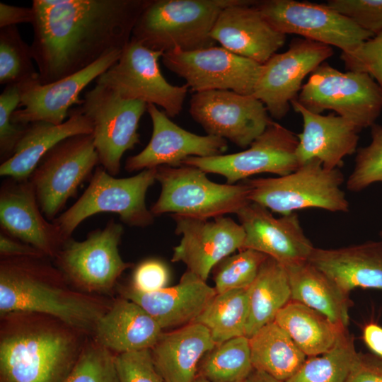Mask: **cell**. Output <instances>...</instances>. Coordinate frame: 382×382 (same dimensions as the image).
Returning <instances> with one entry per match:
<instances>
[{
    "label": "cell",
    "mask_w": 382,
    "mask_h": 382,
    "mask_svg": "<svg viewBox=\"0 0 382 382\" xmlns=\"http://www.w3.org/2000/svg\"><path fill=\"white\" fill-rule=\"evenodd\" d=\"M151 0H33L32 56L39 81L77 73L122 50Z\"/></svg>",
    "instance_id": "cell-1"
},
{
    "label": "cell",
    "mask_w": 382,
    "mask_h": 382,
    "mask_svg": "<svg viewBox=\"0 0 382 382\" xmlns=\"http://www.w3.org/2000/svg\"><path fill=\"white\" fill-rule=\"evenodd\" d=\"M89 337L46 314L0 316V382H63Z\"/></svg>",
    "instance_id": "cell-2"
},
{
    "label": "cell",
    "mask_w": 382,
    "mask_h": 382,
    "mask_svg": "<svg viewBox=\"0 0 382 382\" xmlns=\"http://www.w3.org/2000/svg\"><path fill=\"white\" fill-rule=\"evenodd\" d=\"M45 257H1L0 316L34 312L55 317L93 337L113 299L74 288Z\"/></svg>",
    "instance_id": "cell-3"
},
{
    "label": "cell",
    "mask_w": 382,
    "mask_h": 382,
    "mask_svg": "<svg viewBox=\"0 0 382 382\" xmlns=\"http://www.w3.org/2000/svg\"><path fill=\"white\" fill-rule=\"evenodd\" d=\"M239 0H151L138 18L132 38L165 53L213 47L214 25L226 7Z\"/></svg>",
    "instance_id": "cell-4"
},
{
    "label": "cell",
    "mask_w": 382,
    "mask_h": 382,
    "mask_svg": "<svg viewBox=\"0 0 382 382\" xmlns=\"http://www.w3.org/2000/svg\"><path fill=\"white\" fill-rule=\"evenodd\" d=\"M345 181L339 168L329 170L313 158L292 173L274 178L248 179V199L286 215L303 209L347 212L349 204L341 189Z\"/></svg>",
    "instance_id": "cell-5"
},
{
    "label": "cell",
    "mask_w": 382,
    "mask_h": 382,
    "mask_svg": "<svg viewBox=\"0 0 382 382\" xmlns=\"http://www.w3.org/2000/svg\"><path fill=\"white\" fill-rule=\"evenodd\" d=\"M161 193L150 210L154 216L169 213L209 219L237 212L250 202L249 187L241 184L212 182L197 167L181 165L157 168Z\"/></svg>",
    "instance_id": "cell-6"
},
{
    "label": "cell",
    "mask_w": 382,
    "mask_h": 382,
    "mask_svg": "<svg viewBox=\"0 0 382 382\" xmlns=\"http://www.w3.org/2000/svg\"><path fill=\"white\" fill-rule=\"evenodd\" d=\"M156 171L157 168L146 169L134 176L117 178L98 167L81 196L52 222L65 241L86 219L103 212L117 214L129 226H148L154 216L146 207V195L156 180Z\"/></svg>",
    "instance_id": "cell-7"
},
{
    "label": "cell",
    "mask_w": 382,
    "mask_h": 382,
    "mask_svg": "<svg viewBox=\"0 0 382 382\" xmlns=\"http://www.w3.org/2000/svg\"><path fill=\"white\" fill-rule=\"evenodd\" d=\"M296 100L315 113L335 111L359 132L375 124L382 112V88L371 76L343 72L325 62L309 75Z\"/></svg>",
    "instance_id": "cell-8"
},
{
    "label": "cell",
    "mask_w": 382,
    "mask_h": 382,
    "mask_svg": "<svg viewBox=\"0 0 382 382\" xmlns=\"http://www.w3.org/2000/svg\"><path fill=\"white\" fill-rule=\"evenodd\" d=\"M123 231L122 224L110 220L103 228L89 232L83 241L71 237L53 259L54 265L76 289L106 296L132 266L119 252Z\"/></svg>",
    "instance_id": "cell-9"
},
{
    "label": "cell",
    "mask_w": 382,
    "mask_h": 382,
    "mask_svg": "<svg viewBox=\"0 0 382 382\" xmlns=\"http://www.w3.org/2000/svg\"><path fill=\"white\" fill-rule=\"evenodd\" d=\"M148 105L126 100L99 84L86 92L75 110L91 123L92 136L99 164L115 176L120 170L124 154L140 143L139 124Z\"/></svg>",
    "instance_id": "cell-10"
},
{
    "label": "cell",
    "mask_w": 382,
    "mask_h": 382,
    "mask_svg": "<svg viewBox=\"0 0 382 382\" xmlns=\"http://www.w3.org/2000/svg\"><path fill=\"white\" fill-rule=\"evenodd\" d=\"M163 53L131 38L119 60L96 80L126 100L160 106L169 117L181 112L188 86L170 84L162 74L158 60Z\"/></svg>",
    "instance_id": "cell-11"
},
{
    "label": "cell",
    "mask_w": 382,
    "mask_h": 382,
    "mask_svg": "<svg viewBox=\"0 0 382 382\" xmlns=\"http://www.w3.org/2000/svg\"><path fill=\"white\" fill-rule=\"evenodd\" d=\"M99 163L93 136L66 138L42 158L29 180L45 217L52 222Z\"/></svg>",
    "instance_id": "cell-12"
},
{
    "label": "cell",
    "mask_w": 382,
    "mask_h": 382,
    "mask_svg": "<svg viewBox=\"0 0 382 382\" xmlns=\"http://www.w3.org/2000/svg\"><path fill=\"white\" fill-rule=\"evenodd\" d=\"M256 7L279 32L296 34L317 42L354 50L374 34L327 4L295 0L257 1Z\"/></svg>",
    "instance_id": "cell-13"
},
{
    "label": "cell",
    "mask_w": 382,
    "mask_h": 382,
    "mask_svg": "<svg viewBox=\"0 0 382 382\" xmlns=\"http://www.w3.org/2000/svg\"><path fill=\"white\" fill-rule=\"evenodd\" d=\"M298 142L297 134L272 121L244 151L210 157L192 156L183 164L197 167L207 173L221 175L228 184L260 173L282 176L299 166L296 156Z\"/></svg>",
    "instance_id": "cell-14"
},
{
    "label": "cell",
    "mask_w": 382,
    "mask_h": 382,
    "mask_svg": "<svg viewBox=\"0 0 382 382\" xmlns=\"http://www.w3.org/2000/svg\"><path fill=\"white\" fill-rule=\"evenodd\" d=\"M164 66L179 77L195 93L228 90L253 95L262 64L237 55L223 47H211L184 52L163 53Z\"/></svg>",
    "instance_id": "cell-15"
},
{
    "label": "cell",
    "mask_w": 382,
    "mask_h": 382,
    "mask_svg": "<svg viewBox=\"0 0 382 382\" xmlns=\"http://www.w3.org/2000/svg\"><path fill=\"white\" fill-rule=\"evenodd\" d=\"M189 112L209 135L248 147L272 122L265 105L253 95L228 90L195 93Z\"/></svg>",
    "instance_id": "cell-16"
},
{
    "label": "cell",
    "mask_w": 382,
    "mask_h": 382,
    "mask_svg": "<svg viewBox=\"0 0 382 382\" xmlns=\"http://www.w3.org/2000/svg\"><path fill=\"white\" fill-rule=\"evenodd\" d=\"M333 54L329 45L305 38L292 40L286 51L274 54L262 64L253 95L262 102L271 117L283 118L304 79Z\"/></svg>",
    "instance_id": "cell-17"
},
{
    "label": "cell",
    "mask_w": 382,
    "mask_h": 382,
    "mask_svg": "<svg viewBox=\"0 0 382 382\" xmlns=\"http://www.w3.org/2000/svg\"><path fill=\"white\" fill-rule=\"evenodd\" d=\"M122 50H114L88 67L52 83H42L37 78L18 85L21 108L13 112L12 121L23 125L36 122L62 124L70 108L81 104V92L114 65Z\"/></svg>",
    "instance_id": "cell-18"
},
{
    "label": "cell",
    "mask_w": 382,
    "mask_h": 382,
    "mask_svg": "<svg viewBox=\"0 0 382 382\" xmlns=\"http://www.w3.org/2000/svg\"><path fill=\"white\" fill-rule=\"evenodd\" d=\"M175 233L182 236L173 248L172 262H181L187 270L207 281L214 267L242 249L245 231L240 224L224 216L212 221L171 214Z\"/></svg>",
    "instance_id": "cell-19"
},
{
    "label": "cell",
    "mask_w": 382,
    "mask_h": 382,
    "mask_svg": "<svg viewBox=\"0 0 382 382\" xmlns=\"http://www.w3.org/2000/svg\"><path fill=\"white\" fill-rule=\"evenodd\" d=\"M236 215L245 231L241 250L260 252L287 267L307 262L315 248L294 212L277 218L266 207L250 202Z\"/></svg>",
    "instance_id": "cell-20"
},
{
    "label": "cell",
    "mask_w": 382,
    "mask_h": 382,
    "mask_svg": "<svg viewBox=\"0 0 382 382\" xmlns=\"http://www.w3.org/2000/svg\"><path fill=\"white\" fill-rule=\"evenodd\" d=\"M147 112L153 125L151 139L141 152L127 158V171H141L163 166L178 167L189 157L221 155L228 148L224 139L185 130L155 105L149 104Z\"/></svg>",
    "instance_id": "cell-21"
},
{
    "label": "cell",
    "mask_w": 382,
    "mask_h": 382,
    "mask_svg": "<svg viewBox=\"0 0 382 382\" xmlns=\"http://www.w3.org/2000/svg\"><path fill=\"white\" fill-rule=\"evenodd\" d=\"M1 231L54 259L66 241L59 229L45 217L29 180H5L0 189Z\"/></svg>",
    "instance_id": "cell-22"
},
{
    "label": "cell",
    "mask_w": 382,
    "mask_h": 382,
    "mask_svg": "<svg viewBox=\"0 0 382 382\" xmlns=\"http://www.w3.org/2000/svg\"><path fill=\"white\" fill-rule=\"evenodd\" d=\"M257 1L239 0L219 14L211 33L215 42L241 57L264 64L285 43L256 7Z\"/></svg>",
    "instance_id": "cell-23"
},
{
    "label": "cell",
    "mask_w": 382,
    "mask_h": 382,
    "mask_svg": "<svg viewBox=\"0 0 382 382\" xmlns=\"http://www.w3.org/2000/svg\"><path fill=\"white\" fill-rule=\"evenodd\" d=\"M121 296L141 306L162 329L193 323L217 294L215 289L187 270L178 284L142 292L131 284L118 285Z\"/></svg>",
    "instance_id": "cell-24"
},
{
    "label": "cell",
    "mask_w": 382,
    "mask_h": 382,
    "mask_svg": "<svg viewBox=\"0 0 382 382\" xmlns=\"http://www.w3.org/2000/svg\"><path fill=\"white\" fill-rule=\"evenodd\" d=\"M291 105L303 119V130L297 134L296 151L299 166L317 158L327 169H340L344 158L357 151L359 132L357 128L338 115L313 112L296 99L291 101Z\"/></svg>",
    "instance_id": "cell-25"
},
{
    "label": "cell",
    "mask_w": 382,
    "mask_h": 382,
    "mask_svg": "<svg viewBox=\"0 0 382 382\" xmlns=\"http://www.w3.org/2000/svg\"><path fill=\"white\" fill-rule=\"evenodd\" d=\"M308 262L347 294L357 288L382 291V240L337 248H314Z\"/></svg>",
    "instance_id": "cell-26"
},
{
    "label": "cell",
    "mask_w": 382,
    "mask_h": 382,
    "mask_svg": "<svg viewBox=\"0 0 382 382\" xmlns=\"http://www.w3.org/2000/svg\"><path fill=\"white\" fill-rule=\"evenodd\" d=\"M163 329L141 306L122 296L113 299L98 322L93 337L114 354L151 349Z\"/></svg>",
    "instance_id": "cell-27"
},
{
    "label": "cell",
    "mask_w": 382,
    "mask_h": 382,
    "mask_svg": "<svg viewBox=\"0 0 382 382\" xmlns=\"http://www.w3.org/2000/svg\"><path fill=\"white\" fill-rule=\"evenodd\" d=\"M216 345L206 327L192 323L163 332L151 352L165 382H194L201 359Z\"/></svg>",
    "instance_id": "cell-28"
},
{
    "label": "cell",
    "mask_w": 382,
    "mask_h": 382,
    "mask_svg": "<svg viewBox=\"0 0 382 382\" xmlns=\"http://www.w3.org/2000/svg\"><path fill=\"white\" fill-rule=\"evenodd\" d=\"M62 124L45 122L28 124L12 156L2 162L0 175L16 180H28L42 158L62 141L79 134L92 133L89 120L75 109Z\"/></svg>",
    "instance_id": "cell-29"
},
{
    "label": "cell",
    "mask_w": 382,
    "mask_h": 382,
    "mask_svg": "<svg viewBox=\"0 0 382 382\" xmlns=\"http://www.w3.org/2000/svg\"><path fill=\"white\" fill-rule=\"evenodd\" d=\"M285 268L291 301L318 311L334 324L347 328L352 306L349 294L308 261Z\"/></svg>",
    "instance_id": "cell-30"
},
{
    "label": "cell",
    "mask_w": 382,
    "mask_h": 382,
    "mask_svg": "<svg viewBox=\"0 0 382 382\" xmlns=\"http://www.w3.org/2000/svg\"><path fill=\"white\" fill-rule=\"evenodd\" d=\"M274 322L309 357L328 352L347 331L318 311L291 300L278 312Z\"/></svg>",
    "instance_id": "cell-31"
},
{
    "label": "cell",
    "mask_w": 382,
    "mask_h": 382,
    "mask_svg": "<svg viewBox=\"0 0 382 382\" xmlns=\"http://www.w3.org/2000/svg\"><path fill=\"white\" fill-rule=\"evenodd\" d=\"M248 317L245 336L252 337L274 321L278 312L291 301V289L286 268L268 257L248 288Z\"/></svg>",
    "instance_id": "cell-32"
},
{
    "label": "cell",
    "mask_w": 382,
    "mask_h": 382,
    "mask_svg": "<svg viewBox=\"0 0 382 382\" xmlns=\"http://www.w3.org/2000/svg\"><path fill=\"white\" fill-rule=\"evenodd\" d=\"M249 343L253 369L282 382L292 377L306 360V354L274 321L250 337Z\"/></svg>",
    "instance_id": "cell-33"
},
{
    "label": "cell",
    "mask_w": 382,
    "mask_h": 382,
    "mask_svg": "<svg viewBox=\"0 0 382 382\" xmlns=\"http://www.w3.org/2000/svg\"><path fill=\"white\" fill-rule=\"evenodd\" d=\"M248 317V289H233L216 294L193 323L206 327L219 345L245 336Z\"/></svg>",
    "instance_id": "cell-34"
},
{
    "label": "cell",
    "mask_w": 382,
    "mask_h": 382,
    "mask_svg": "<svg viewBox=\"0 0 382 382\" xmlns=\"http://www.w3.org/2000/svg\"><path fill=\"white\" fill-rule=\"evenodd\" d=\"M253 370L249 338L241 336L209 351L199 364L197 376L209 382H243Z\"/></svg>",
    "instance_id": "cell-35"
},
{
    "label": "cell",
    "mask_w": 382,
    "mask_h": 382,
    "mask_svg": "<svg viewBox=\"0 0 382 382\" xmlns=\"http://www.w3.org/2000/svg\"><path fill=\"white\" fill-rule=\"evenodd\" d=\"M357 354L354 337L347 330L332 349L306 359L285 382H345Z\"/></svg>",
    "instance_id": "cell-36"
},
{
    "label": "cell",
    "mask_w": 382,
    "mask_h": 382,
    "mask_svg": "<svg viewBox=\"0 0 382 382\" xmlns=\"http://www.w3.org/2000/svg\"><path fill=\"white\" fill-rule=\"evenodd\" d=\"M31 47L16 25L0 29V83L19 85L39 78Z\"/></svg>",
    "instance_id": "cell-37"
},
{
    "label": "cell",
    "mask_w": 382,
    "mask_h": 382,
    "mask_svg": "<svg viewBox=\"0 0 382 382\" xmlns=\"http://www.w3.org/2000/svg\"><path fill=\"white\" fill-rule=\"evenodd\" d=\"M268 257L260 252L245 249L223 259L214 268L216 293L248 289Z\"/></svg>",
    "instance_id": "cell-38"
},
{
    "label": "cell",
    "mask_w": 382,
    "mask_h": 382,
    "mask_svg": "<svg viewBox=\"0 0 382 382\" xmlns=\"http://www.w3.org/2000/svg\"><path fill=\"white\" fill-rule=\"evenodd\" d=\"M115 355L93 337H89L76 364L63 382H118Z\"/></svg>",
    "instance_id": "cell-39"
},
{
    "label": "cell",
    "mask_w": 382,
    "mask_h": 382,
    "mask_svg": "<svg viewBox=\"0 0 382 382\" xmlns=\"http://www.w3.org/2000/svg\"><path fill=\"white\" fill-rule=\"evenodd\" d=\"M371 141L357 151L354 168L346 183L351 192H360L376 183H382V126L371 127Z\"/></svg>",
    "instance_id": "cell-40"
},
{
    "label": "cell",
    "mask_w": 382,
    "mask_h": 382,
    "mask_svg": "<svg viewBox=\"0 0 382 382\" xmlns=\"http://www.w3.org/2000/svg\"><path fill=\"white\" fill-rule=\"evenodd\" d=\"M21 102L18 85L6 86L0 95V156L1 163L9 158L27 125L16 124L11 116Z\"/></svg>",
    "instance_id": "cell-41"
},
{
    "label": "cell",
    "mask_w": 382,
    "mask_h": 382,
    "mask_svg": "<svg viewBox=\"0 0 382 382\" xmlns=\"http://www.w3.org/2000/svg\"><path fill=\"white\" fill-rule=\"evenodd\" d=\"M115 366L118 382H165L149 349L115 354Z\"/></svg>",
    "instance_id": "cell-42"
},
{
    "label": "cell",
    "mask_w": 382,
    "mask_h": 382,
    "mask_svg": "<svg viewBox=\"0 0 382 382\" xmlns=\"http://www.w3.org/2000/svg\"><path fill=\"white\" fill-rule=\"evenodd\" d=\"M340 58L347 71L369 74L382 88V30Z\"/></svg>",
    "instance_id": "cell-43"
},
{
    "label": "cell",
    "mask_w": 382,
    "mask_h": 382,
    "mask_svg": "<svg viewBox=\"0 0 382 382\" xmlns=\"http://www.w3.org/2000/svg\"><path fill=\"white\" fill-rule=\"evenodd\" d=\"M327 4L374 35L382 30V0H330Z\"/></svg>",
    "instance_id": "cell-44"
},
{
    "label": "cell",
    "mask_w": 382,
    "mask_h": 382,
    "mask_svg": "<svg viewBox=\"0 0 382 382\" xmlns=\"http://www.w3.org/2000/svg\"><path fill=\"white\" fill-rule=\"evenodd\" d=\"M169 272L166 265L156 259L143 261L133 272L132 283L135 289L153 292L166 287Z\"/></svg>",
    "instance_id": "cell-45"
},
{
    "label": "cell",
    "mask_w": 382,
    "mask_h": 382,
    "mask_svg": "<svg viewBox=\"0 0 382 382\" xmlns=\"http://www.w3.org/2000/svg\"><path fill=\"white\" fill-rule=\"evenodd\" d=\"M345 382H382V359L358 352Z\"/></svg>",
    "instance_id": "cell-46"
},
{
    "label": "cell",
    "mask_w": 382,
    "mask_h": 382,
    "mask_svg": "<svg viewBox=\"0 0 382 382\" xmlns=\"http://www.w3.org/2000/svg\"><path fill=\"white\" fill-rule=\"evenodd\" d=\"M0 255L1 257H45L33 246L14 238L1 231Z\"/></svg>",
    "instance_id": "cell-47"
},
{
    "label": "cell",
    "mask_w": 382,
    "mask_h": 382,
    "mask_svg": "<svg viewBox=\"0 0 382 382\" xmlns=\"http://www.w3.org/2000/svg\"><path fill=\"white\" fill-rule=\"evenodd\" d=\"M35 12L32 7H21L0 3V28L14 26L18 23H32Z\"/></svg>",
    "instance_id": "cell-48"
},
{
    "label": "cell",
    "mask_w": 382,
    "mask_h": 382,
    "mask_svg": "<svg viewBox=\"0 0 382 382\" xmlns=\"http://www.w3.org/2000/svg\"><path fill=\"white\" fill-rule=\"evenodd\" d=\"M362 339L372 354L382 359V326L375 322L366 323L362 329Z\"/></svg>",
    "instance_id": "cell-49"
},
{
    "label": "cell",
    "mask_w": 382,
    "mask_h": 382,
    "mask_svg": "<svg viewBox=\"0 0 382 382\" xmlns=\"http://www.w3.org/2000/svg\"><path fill=\"white\" fill-rule=\"evenodd\" d=\"M243 382H282L270 375L257 370H253Z\"/></svg>",
    "instance_id": "cell-50"
},
{
    "label": "cell",
    "mask_w": 382,
    "mask_h": 382,
    "mask_svg": "<svg viewBox=\"0 0 382 382\" xmlns=\"http://www.w3.org/2000/svg\"><path fill=\"white\" fill-rule=\"evenodd\" d=\"M194 382H209V381H208L207 379H205L202 376H197Z\"/></svg>",
    "instance_id": "cell-51"
},
{
    "label": "cell",
    "mask_w": 382,
    "mask_h": 382,
    "mask_svg": "<svg viewBox=\"0 0 382 382\" xmlns=\"http://www.w3.org/2000/svg\"><path fill=\"white\" fill-rule=\"evenodd\" d=\"M379 236L382 240V230L379 232Z\"/></svg>",
    "instance_id": "cell-52"
}]
</instances>
